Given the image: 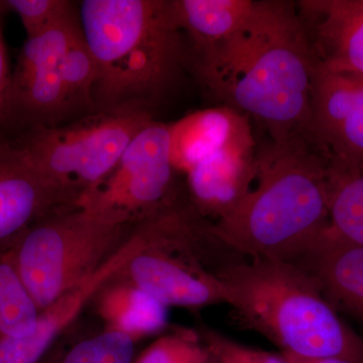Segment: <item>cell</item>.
Wrapping results in <instances>:
<instances>
[{
	"label": "cell",
	"instance_id": "1",
	"mask_svg": "<svg viewBox=\"0 0 363 363\" xmlns=\"http://www.w3.org/2000/svg\"><path fill=\"white\" fill-rule=\"evenodd\" d=\"M204 92L255 121L272 142L309 131L316 65L296 1L255 0L230 39L189 58Z\"/></svg>",
	"mask_w": 363,
	"mask_h": 363
},
{
	"label": "cell",
	"instance_id": "2",
	"mask_svg": "<svg viewBox=\"0 0 363 363\" xmlns=\"http://www.w3.org/2000/svg\"><path fill=\"white\" fill-rule=\"evenodd\" d=\"M81 30L95 65V111L154 116L189 73L173 0H84Z\"/></svg>",
	"mask_w": 363,
	"mask_h": 363
},
{
	"label": "cell",
	"instance_id": "3",
	"mask_svg": "<svg viewBox=\"0 0 363 363\" xmlns=\"http://www.w3.org/2000/svg\"><path fill=\"white\" fill-rule=\"evenodd\" d=\"M252 190L211 223L224 247L250 259L297 262L330 226L328 155L310 131L257 150Z\"/></svg>",
	"mask_w": 363,
	"mask_h": 363
},
{
	"label": "cell",
	"instance_id": "4",
	"mask_svg": "<svg viewBox=\"0 0 363 363\" xmlns=\"http://www.w3.org/2000/svg\"><path fill=\"white\" fill-rule=\"evenodd\" d=\"M240 323L298 357L363 363V341L341 321L319 284L294 262L250 259L216 271Z\"/></svg>",
	"mask_w": 363,
	"mask_h": 363
},
{
	"label": "cell",
	"instance_id": "5",
	"mask_svg": "<svg viewBox=\"0 0 363 363\" xmlns=\"http://www.w3.org/2000/svg\"><path fill=\"white\" fill-rule=\"evenodd\" d=\"M133 224L75 205L35 222L14 238L9 245L14 266L40 312L104 266Z\"/></svg>",
	"mask_w": 363,
	"mask_h": 363
},
{
	"label": "cell",
	"instance_id": "6",
	"mask_svg": "<svg viewBox=\"0 0 363 363\" xmlns=\"http://www.w3.org/2000/svg\"><path fill=\"white\" fill-rule=\"evenodd\" d=\"M152 119L147 113L93 111L13 138L40 174L80 198L113 171L133 138Z\"/></svg>",
	"mask_w": 363,
	"mask_h": 363
},
{
	"label": "cell",
	"instance_id": "7",
	"mask_svg": "<svg viewBox=\"0 0 363 363\" xmlns=\"http://www.w3.org/2000/svg\"><path fill=\"white\" fill-rule=\"evenodd\" d=\"M169 124L150 121L131 140L116 168L79 198L78 206L133 224L179 201Z\"/></svg>",
	"mask_w": 363,
	"mask_h": 363
},
{
	"label": "cell",
	"instance_id": "8",
	"mask_svg": "<svg viewBox=\"0 0 363 363\" xmlns=\"http://www.w3.org/2000/svg\"><path fill=\"white\" fill-rule=\"evenodd\" d=\"M78 11L50 30L28 38L9 85V135L70 121L60 63L80 30Z\"/></svg>",
	"mask_w": 363,
	"mask_h": 363
},
{
	"label": "cell",
	"instance_id": "9",
	"mask_svg": "<svg viewBox=\"0 0 363 363\" xmlns=\"http://www.w3.org/2000/svg\"><path fill=\"white\" fill-rule=\"evenodd\" d=\"M79 197L40 174L11 136L0 135V247Z\"/></svg>",
	"mask_w": 363,
	"mask_h": 363
},
{
	"label": "cell",
	"instance_id": "10",
	"mask_svg": "<svg viewBox=\"0 0 363 363\" xmlns=\"http://www.w3.org/2000/svg\"><path fill=\"white\" fill-rule=\"evenodd\" d=\"M310 133L329 157L363 166V75L316 69Z\"/></svg>",
	"mask_w": 363,
	"mask_h": 363
},
{
	"label": "cell",
	"instance_id": "11",
	"mask_svg": "<svg viewBox=\"0 0 363 363\" xmlns=\"http://www.w3.org/2000/svg\"><path fill=\"white\" fill-rule=\"evenodd\" d=\"M252 131L216 147L186 172L191 204L203 217L222 218L252 190L257 175Z\"/></svg>",
	"mask_w": 363,
	"mask_h": 363
},
{
	"label": "cell",
	"instance_id": "12",
	"mask_svg": "<svg viewBox=\"0 0 363 363\" xmlns=\"http://www.w3.org/2000/svg\"><path fill=\"white\" fill-rule=\"evenodd\" d=\"M317 70L363 75V0L296 1Z\"/></svg>",
	"mask_w": 363,
	"mask_h": 363
},
{
	"label": "cell",
	"instance_id": "13",
	"mask_svg": "<svg viewBox=\"0 0 363 363\" xmlns=\"http://www.w3.org/2000/svg\"><path fill=\"white\" fill-rule=\"evenodd\" d=\"M316 279L334 308L363 321V247L344 240L331 230L297 262Z\"/></svg>",
	"mask_w": 363,
	"mask_h": 363
},
{
	"label": "cell",
	"instance_id": "14",
	"mask_svg": "<svg viewBox=\"0 0 363 363\" xmlns=\"http://www.w3.org/2000/svg\"><path fill=\"white\" fill-rule=\"evenodd\" d=\"M171 128V157L177 172L186 173L211 150L252 133L247 116L224 106L185 116Z\"/></svg>",
	"mask_w": 363,
	"mask_h": 363
},
{
	"label": "cell",
	"instance_id": "15",
	"mask_svg": "<svg viewBox=\"0 0 363 363\" xmlns=\"http://www.w3.org/2000/svg\"><path fill=\"white\" fill-rule=\"evenodd\" d=\"M92 300L106 330L121 332L135 341L160 333L168 325V307L116 276L98 290Z\"/></svg>",
	"mask_w": 363,
	"mask_h": 363
},
{
	"label": "cell",
	"instance_id": "16",
	"mask_svg": "<svg viewBox=\"0 0 363 363\" xmlns=\"http://www.w3.org/2000/svg\"><path fill=\"white\" fill-rule=\"evenodd\" d=\"M188 59L223 44L245 25L255 0H173Z\"/></svg>",
	"mask_w": 363,
	"mask_h": 363
},
{
	"label": "cell",
	"instance_id": "17",
	"mask_svg": "<svg viewBox=\"0 0 363 363\" xmlns=\"http://www.w3.org/2000/svg\"><path fill=\"white\" fill-rule=\"evenodd\" d=\"M327 192L331 230L363 247V166L329 157Z\"/></svg>",
	"mask_w": 363,
	"mask_h": 363
},
{
	"label": "cell",
	"instance_id": "18",
	"mask_svg": "<svg viewBox=\"0 0 363 363\" xmlns=\"http://www.w3.org/2000/svg\"><path fill=\"white\" fill-rule=\"evenodd\" d=\"M39 315L14 266L11 247H0V339L30 335Z\"/></svg>",
	"mask_w": 363,
	"mask_h": 363
},
{
	"label": "cell",
	"instance_id": "19",
	"mask_svg": "<svg viewBox=\"0 0 363 363\" xmlns=\"http://www.w3.org/2000/svg\"><path fill=\"white\" fill-rule=\"evenodd\" d=\"M60 69L70 121L95 111L92 100L94 61L81 28L64 54Z\"/></svg>",
	"mask_w": 363,
	"mask_h": 363
},
{
	"label": "cell",
	"instance_id": "20",
	"mask_svg": "<svg viewBox=\"0 0 363 363\" xmlns=\"http://www.w3.org/2000/svg\"><path fill=\"white\" fill-rule=\"evenodd\" d=\"M133 363H210L199 334L178 330L157 338Z\"/></svg>",
	"mask_w": 363,
	"mask_h": 363
},
{
	"label": "cell",
	"instance_id": "21",
	"mask_svg": "<svg viewBox=\"0 0 363 363\" xmlns=\"http://www.w3.org/2000/svg\"><path fill=\"white\" fill-rule=\"evenodd\" d=\"M77 11L68 0H0V14H18L28 38L59 25Z\"/></svg>",
	"mask_w": 363,
	"mask_h": 363
},
{
	"label": "cell",
	"instance_id": "22",
	"mask_svg": "<svg viewBox=\"0 0 363 363\" xmlns=\"http://www.w3.org/2000/svg\"><path fill=\"white\" fill-rule=\"evenodd\" d=\"M136 342L130 335L105 329L74 346L63 363H133Z\"/></svg>",
	"mask_w": 363,
	"mask_h": 363
},
{
	"label": "cell",
	"instance_id": "23",
	"mask_svg": "<svg viewBox=\"0 0 363 363\" xmlns=\"http://www.w3.org/2000/svg\"><path fill=\"white\" fill-rule=\"evenodd\" d=\"M199 335L215 363H289L281 354L248 347L211 329H202Z\"/></svg>",
	"mask_w": 363,
	"mask_h": 363
},
{
	"label": "cell",
	"instance_id": "24",
	"mask_svg": "<svg viewBox=\"0 0 363 363\" xmlns=\"http://www.w3.org/2000/svg\"><path fill=\"white\" fill-rule=\"evenodd\" d=\"M11 71L9 69V57L4 37H2L1 28H0V135H9V111H7V101H9V85H11Z\"/></svg>",
	"mask_w": 363,
	"mask_h": 363
},
{
	"label": "cell",
	"instance_id": "25",
	"mask_svg": "<svg viewBox=\"0 0 363 363\" xmlns=\"http://www.w3.org/2000/svg\"><path fill=\"white\" fill-rule=\"evenodd\" d=\"M281 355L285 358L289 363H355L351 362V360L339 357L309 358L298 357V355L286 352H281Z\"/></svg>",
	"mask_w": 363,
	"mask_h": 363
},
{
	"label": "cell",
	"instance_id": "26",
	"mask_svg": "<svg viewBox=\"0 0 363 363\" xmlns=\"http://www.w3.org/2000/svg\"><path fill=\"white\" fill-rule=\"evenodd\" d=\"M210 363H215V362H212L211 358H210Z\"/></svg>",
	"mask_w": 363,
	"mask_h": 363
}]
</instances>
